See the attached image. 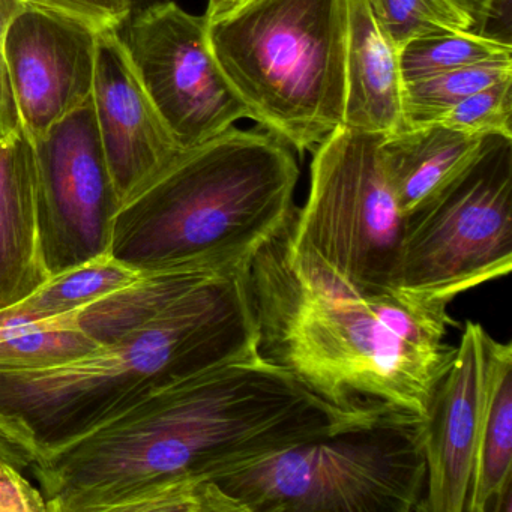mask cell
Here are the masks:
<instances>
[{"mask_svg": "<svg viewBox=\"0 0 512 512\" xmlns=\"http://www.w3.org/2000/svg\"><path fill=\"white\" fill-rule=\"evenodd\" d=\"M125 2H127V0H125ZM127 4H128V2H127ZM128 7H130V5H128Z\"/></svg>", "mask_w": 512, "mask_h": 512, "instance_id": "obj_34", "label": "cell"}, {"mask_svg": "<svg viewBox=\"0 0 512 512\" xmlns=\"http://www.w3.org/2000/svg\"><path fill=\"white\" fill-rule=\"evenodd\" d=\"M29 4L40 5L59 13L70 14L85 20L97 29L118 28L128 14L125 0H28Z\"/></svg>", "mask_w": 512, "mask_h": 512, "instance_id": "obj_27", "label": "cell"}, {"mask_svg": "<svg viewBox=\"0 0 512 512\" xmlns=\"http://www.w3.org/2000/svg\"><path fill=\"white\" fill-rule=\"evenodd\" d=\"M485 136L440 124L406 128L380 143L383 167L404 218L457 178L481 151Z\"/></svg>", "mask_w": 512, "mask_h": 512, "instance_id": "obj_16", "label": "cell"}, {"mask_svg": "<svg viewBox=\"0 0 512 512\" xmlns=\"http://www.w3.org/2000/svg\"><path fill=\"white\" fill-rule=\"evenodd\" d=\"M377 416L338 409L262 356L158 386L31 469L47 512H113L158 485L209 479Z\"/></svg>", "mask_w": 512, "mask_h": 512, "instance_id": "obj_1", "label": "cell"}, {"mask_svg": "<svg viewBox=\"0 0 512 512\" xmlns=\"http://www.w3.org/2000/svg\"><path fill=\"white\" fill-rule=\"evenodd\" d=\"M31 145L50 275L109 253L121 199L101 148L92 97Z\"/></svg>", "mask_w": 512, "mask_h": 512, "instance_id": "obj_10", "label": "cell"}, {"mask_svg": "<svg viewBox=\"0 0 512 512\" xmlns=\"http://www.w3.org/2000/svg\"><path fill=\"white\" fill-rule=\"evenodd\" d=\"M286 227L247 269L260 356L338 409L425 421L455 353L448 305L359 292L293 253Z\"/></svg>", "mask_w": 512, "mask_h": 512, "instance_id": "obj_2", "label": "cell"}, {"mask_svg": "<svg viewBox=\"0 0 512 512\" xmlns=\"http://www.w3.org/2000/svg\"><path fill=\"white\" fill-rule=\"evenodd\" d=\"M496 59H512L511 41L475 31L418 38L398 53L403 83Z\"/></svg>", "mask_w": 512, "mask_h": 512, "instance_id": "obj_21", "label": "cell"}, {"mask_svg": "<svg viewBox=\"0 0 512 512\" xmlns=\"http://www.w3.org/2000/svg\"><path fill=\"white\" fill-rule=\"evenodd\" d=\"M512 79L503 80L464 98L440 115L433 124L463 133L512 137Z\"/></svg>", "mask_w": 512, "mask_h": 512, "instance_id": "obj_25", "label": "cell"}, {"mask_svg": "<svg viewBox=\"0 0 512 512\" xmlns=\"http://www.w3.org/2000/svg\"><path fill=\"white\" fill-rule=\"evenodd\" d=\"M37 323H28V325H0V340L13 337V335L20 334V332L28 331L32 326Z\"/></svg>", "mask_w": 512, "mask_h": 512, "instance_id": "obj_32", "label": "cell"}, {"mask_svg": "<svg viewBox=\"0 0 512 512\" xmlns=\"http://www.w3.org/2000/svg\"><path fill=\"white\" fill-rule=\"evenodd\" d=\"M241 2H244V0H236V7H238V5L241 4Z\"/></svg>", "mask_w": 512, "mask_h": 512, "instance_id": "obj_33", "label": "cell"}, {"mask_svg": "<svg viewBox=\"0 0 512 512\" xmlns=\"http://www.w3.org/2000/svg\"><path fill=\"white\" fill-rule=\"evenodd\" d=\"M92 103L101 148L122 203L184 149L140 82L116 28L98 34Z\"/></svg>", "mask_w": 512, "mask_h": 512, "instance_id": "obj_12", "label": "cell"}, {"mask_svg": "<svg viewBox=\"0 0 512 512\" xmlns=\"http://www.w3.org/2000/svg\"><path fill=\"white\" fill-rule=\"evenodd\" d=\"M113 512H245L238 500L209 479H187L149 488L122 500Z\"/></svg>", "mask_w": 512, "mask_h": 512, "instance_id": "obj_24", "label": "cell"}, {"mask_svg": "<svg viewBox=\"0 0 512 512\" xmlns=\"http://www.w3.org/2000/svg\"><path fill=\"white\" fill-rule=\"evenodd\" d=\"M76 313L38 322L28 331L0 340V367H53L94 352L101 344L74 323Z\"/></svg>", "mask_w": 512, "mask_h": 512, "instance_id": "obj_22", "label": "cell"}, {"mask_svg": "<svg viewBox=\"0 0 512 512\" xmlns=\"http://www.w3.org/2000/svg\"><path fill=\"white\" fill-rule=\"evenodd\" d=\"M50 278L35 200L34 157L25 134L0 143V313Z\"/></svg>", "mask_w": 512, "mask_h": 512, "instance_id": "obj_14", "label": "cell"}, {"mask_svg": "<svg viewBox=\"0 0 512 512\" xmlns=\"http://www.w3.org/2000/svg\"><path fill=\"white\" fill-rule=\"evenodd\" d=\"M140 82L184 151L226 133L250 112L218 65L208 19L176 2L128 14L116 28Z\"/></svg>", "mask_w": 512, "mask_h": 512, "instance_id": "obj_9", "label": "cell"}, {"mask_svg": "<svg viewBox=\"0 0 512 512\" xmlns=\"http://www.w3.org/2000/svg\"><path fill=\"white\" fill-rule=\"evenodd\" d=\"M28 5V0H0V143L10 142L22 133L8 76L5 41L11 23Z\"/></svg>", "mask_w": 512, "mask_h": 512, "instance_id": "obj_26", "label": "cell"}, {"mask_svg": "<svg viewBox=\"0 0 512 512\" xmlns=\"http://www.w3.org/2000/svg\"><path fill=\"white\" fill-rule=\"evenodd\" d=\"M508 79H512V59L481 62L404 82V130L433 124L464 98Z\"/></svg>", "mask_w": 512, "mask_h": 512, "instance_id": "obj_20", "label": "cell"}, {"mask_svg": "<svg viewBox=\"0 0 512 512\" xmlns=\"http://www.w3.org/2000/svg\"><path fill=\"white\" fill-rule=\"evenodd\" d=\"M346 0H244L208 20L224 76L266 133L299 154L343 127Z\"/></svg>", "mask_w": 512, "mask_h": 512, "instance_id": "obj_5", "label": "cell"}, {"mask_svg": "<svg viewBox=\"0 0 512 512\" xmlns=\"http://www.w3.org/2000/svg\"><path fill=\"white\" fill-rule=\"evenodd\" d=\"M346 14L343 127L391 136L404 130L398 50L377 25L370 0H346Z\"/></svg>", "mask_w": 512, "mask_h": 512, "instance_id": "obj_15", "label": "cell"}, {"mask_svg": "<svg viewBox=\"0 0 512 512\" xmlns=\"http://www.w3.org/2000/svg\"><path fill=\"white\" fill-rule=\"evenodd\" d=\"M247 269L208 278L74 361L0 367V427L37 460L158 386L260 355Z\"/></svg>", "mask_w": 512, "mask_h": 512, "instance_id": "obj_3", "label": "cell"}, {"mask_svg": "<svg viewBox=\"0 0 512 512\" xmlns=\"http://www.w3.org/2000/svg\"><path fill=\"white\" fill-rule=\"evenodd\" d=\"M449 4L466 14L473 23V31L485 34L488 23L502 8H509L511 0H448Z\"/></svg>", "mask_w": 512, "mask_h": 512, "instance_id": "obj_29", "label": "cell"}, {"mask_svg": "<svg viewBox=\"0 0 512 512\" xmlns=\"http://www.w3.org/2000/svg\"><path fill=\"white\" fill-rule=\"evenodd\" d=\"M245 512L421 511L424 419L383 415L214 479Z\"/></svg>", "mask_w": 512, "mask_h": 512, "instance_id": "obj_6", "label": "cell"}, {"mask_svg": "<svg viewBox=\"0 0 512 512\" xmlns=\"http://www.w3.org/2000/svg\"><path fill=\"white\" fill-rule=\"evenodd\" d=\"M130 5V14L139 13V11L148 10V8L158 7V5L170 4L176 0H127Z\"/></svg>", "mask_w": 512, "mask_h": 512, "instance_id": "obj_31", "label": "cell"}, {"mask_svg": "<svg viewBox=\"0 0 512 512\" xmlns=\"http://www.w3.org/2000/svg\"><path fill=\"white\" fill-rule=\"evenodd\" d=\"M13 464H0V512H47L40 488Z\"/></svg>", "mask_w": 512, "mask_h": 512, "instance_id": "obj_28", "label": "cell"}, {"mask_svg": "<svg viewBox=\"0 0 512 512\" xmlns=\"http://www.w3.org/2000/svg\"><path fill=\"white\" fill-rule=\"evenodd\" d=\"M218 274L223 272L193 268L143 271L139 280L130 286L80 310L74 317V323L98 344L109 343L163 310L188 290Z\"/></svg>", "mask_w": 512, "mask_h": 512, "instance_id": "obj_18", "label": "cell"}, {"mask_svg": "<svg viewBox=\"0 0 512 512\" xmlns=\"http://www.w3.org/2000/svg\"><path fill=\"white\" fill-rule=\"evenodd\" d=\"M512 347L491 338L466 512H511Z\"/></svg>", "mask_w": 512, "mask_h": 512, "instance_id": "obj_17", "label": "cell"}, {"mask_svg": "<svg viewBox=\"0 0 512 512\" xmlns=\"http://www.w3.org/2000/svg\"><path fill=\"white\" fill-rule=\"evenodd\" d=\"M143 271L119 262L110 253L50 275L29 298L0 313V325H28L59 319L130 286Z\"/></svg>", "mask_w": 512, "mask_h": 512, "instance_id": "obj_19", "label": "cell"}, {"mask_svg": "<svg viewBox=\"0 0 512 512\" xmlns=\"http://www.w3.org/2000/svg\"><path fill=\"white\" fill-rule=\"evenodd\" d=\"M13 464L20 470H26L35 463V455L26 448L10 431L0 427V464Z\"/></svg>", "mask_w": 512, "mask_h": 512, "instance_id": "obj_30", "label": "cell"}, {"mask_svg": "<svg viewBox=\"0 0 512 512\" xmlns=\"http://www.w3.org/2000/svg\"><path fill=\"white\" fill-rule=\"evenodd\" d=\"M298 181L290 146L232 127L182 151L122 200L109 253L139 271L247 268L289 224Z\"/></svg>", "mask_w": 512, "mask_h": 512, "instance_id": "obj_4", "label": "cell"}, {"mask_svg": "<svg viewBox=\"0 0 512 512\" xmlns=\"http://www.w3.org/2000/svg\"><path fill=\"white\" fill-rule=\"evenodd\" d=\"M491 335L466 322L424 421L427 481L421 511L466 512Z\"/></svg>", "mask_w": 512, "mask_h": 512, "instance_id": "obj_13", "label": "cell"}, {"mask_svg": "<svg viewBox=\"0 0 512 512\" xmlns=\"http://www.w3.org/2000/svg\"><path fill=\"white\" fill-rule=\"evenodd\" d=\"M383 137L341 127L323 140L314 149L307 202L286 227L293 253L365 293L397 292L406 221L383 167Z\"/></svg>", "mask_w": 512, "mask_h": 512, "instance_id": "obj_7", "label": "cell"}, {"mask_svg": "<svg viewBox=\"0 0 512 512\" xmlns=\"http://www.w3.org/2000/svg\"><path fill=\"white\" fill-rule=\"evenodd\" d=\"M100 31L70 14L32 4L11 23L5 58L29 142L91 100Z\"/></svg>", "mask_w": 512, "mask_h": 512, "instance_id": "obj_11", "label": "cell"}, {"mask_svg": "<svg viewBox=\"0 0 512 512\" xmlns=\"http://www.w3.org/2000/svg\"><path fill=\"white\" fill-rule=\"evenodd\" d=\"M512 268V137L488 134L475 160L404 221L395 290L449 305Z\"/></svg>", "mask_w": 512, "mask_h": 512, "instance_id": "obj_8", "label": "cell"}, {"mask_svg": "<svg viewBox=\"0 0 512 512\" xmlns=\"http://www.w3.org/2000/svg\"><path fill=\"white\" fill-rule=\"evenodd\" d=\"M377 25L398 50L410 41L445 32L473 31V23L448 0H370Z\"/></svg>", "mask_w": 512, "mask_h": 512, "instance_id": "obj_23", "label": "cell"}]
</instances>
